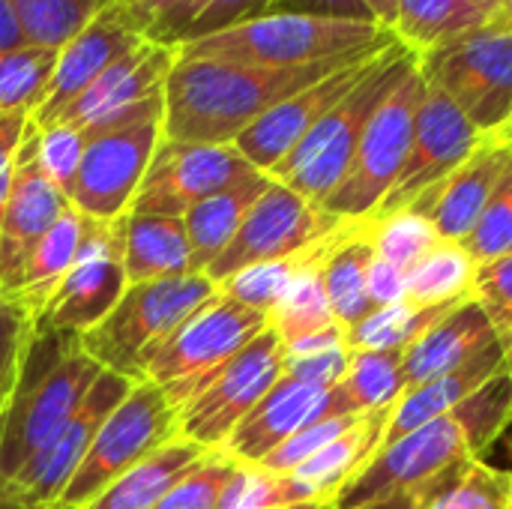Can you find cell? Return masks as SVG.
I'll list each match as a JSON object with an SVG mask.
<instances>
[{
    "label": "cell",
    "mask_w": 512,
    "mask_h": 509,
    "mask_svg": "<svg viewBox=\"0 0 512 509\" xmlns=\"http://www.w3.org/2000/svg\"><path fill=\"white\" fill-rule=\"evenodd\" d=\"M51 509H60V507H51Z\"/></svg>",
    "instance_id": "cell-63"
},
{
    "label": "cell",
    "mask_w": 512,
    "mask_h": 509,
    "mask_svg": "<svg viewBox=\"0 0 512 509\" xmlns=\"http://www.w3.org/2000/svg\"><path fill=\"white\" fill-rule=\"evenodd\" d=\"M477 261L462 243L438 240L405 276V300L420 309H444L471 297Z\"/></svg>",
    "instance_id": "cell-32"
},
{
    "label": "cell",
    "mask_w": 512,
    "mask_h": 509,
    "mask_svg": "<svg viewBox=\"0 0 512 509\" xmlns=\"http://www.w3.org/2000/svg\"><path fill=\"white\" fill-rule=\"evenodd\" d=\"M486 24L489 18L465 0H396L393 36L411 54H426Z\"/></svg>",
    "instance_id": "cell-33"
},
{
    "label": "cell",
    "mask_w": 512,
    "mask_h": 509,
    "mask_svg": "<svg viewBox=\"0 0 512 509\" xmlns=\"http://www.w3.org/2000/svg\"><path fill=\"white\" fill-rule=\"evenodd\" d=\"M27 39L21 33V24L12 12V3L9 0H0V54L3 51H15V48H24Z\"/></svg>",
    "instance_id": "cell-57"
},
{
    "label": "cell",
    "mask_w": 512,
    "mask_h": 509,
    "mask_svg": "<svg viewBox=\"0 0 512 509\" xmlns=\"http://www.w3.org/2000/svg\"><path fill=\"white\" fill-rule=\"evenodd\" d=\"M240 462L225 450H207L153 509H216L225 483Z\"/></svg>",
    "instance_id": "cell-43"
},
{
    "label": "cell",
    "mask_w": 512,
    "mask_h": 509,
    "mask_svg": "<svg viewBox=\"0 0 512 509\" xmlns=\"http://www.w3.org/2000/svg\"><path fill=\"white\" fill-rule=\"evenodd\" d=\"M174 438H180V432L177 408L171 405V399L150 381L132 384L126 399L99 426L84 462L78 465L54 507H90L117 477H123L129 468H135Z\"/></svg>",
    "instance_id": "cell-8"
},
{
    "label": "cell",
    "mask_w": 512,
    "mask_h": 509,
    "mask_svg": "<svg viewBox=\"0 0 512 509\" xmlns=\"http://www.w3.org/2000/svg\"><path fill=\"white\" fill-rule=\"evenodd\" d=\"M258 174L234 144H183L162 138L129 213L186 216L204 198Z\"/></svg>",
    "instance_id": "cell-17"
},
{
    "label": "cell",
    "mask_w": 512,
    "mask_h": 509,
    "mask_svg": "<svg viewBox=\"0 0 512 509\" xmlns=\"http://www.w3.org/2000/svg\"><path fill=\"white\" fill-rule=\"evenodd\" d=\"M366 417V414H363ZM360 420V414H336V417H324L306 429H300L297 435H291L282 447H276L258 468L270 471V474H291L294 468H300L306 459H312L318 450H324L327 444H333L336 438H342L354 423Z\"/></svg>",
    "instance_id": "cell-47"
},
{
    "label": "cell",
    "mask_w": 512,
    "mask_h": 509,
    "mask_svg": "<svg viewBox=\"0 0 512 509\" xmlns=\"http://www.w3.org/2000/svg\"><path fill=\"white\" fill-rule=\"evenodd\" d=\"M126 285L123 219L96 222L84 216L78 255L33 318V333H90L111 315Z\"/></svg>",
    "instance_id": "cell-12"
},
{
    "label": "cell",
    "mask_w": 512,
    "mask_h": 509,
    "mask_svg": "<svg viewBox=\"0 0 512 509\" xmlns=\"http://www.w3.org/2000/svg\"><path fill=\"white\" fill-rule=\"evenodd\" d=\"M150 42L177 48L204 0H126Z\"/></svg>",
    "instance_id": "cell-48"
},
{
    "label": "cell",
    "mask_w": 512,
    "mask_h": 509,
    "mask_svg": "<svg viewBox=\"0 0 512 509\" xmlns=\"http://www.w3.org/2000/svg\"><path fill=\"white\" fill-rule=\"evenodd\" d=\"M285 507L282 477L270 474L258 465H237L231 480L225 483L216 509H276Z\"/></svg>",
    "instance_id": "cell-50"
},
{
    "label": "cell",
    "mask_w": 512,
    "mask_h": 509,
    "mask_svg": "<svg viewBox=\"0 0 512 509\" xmlns=\"http://www.w3.org/2000/svg\"><path fill=\"white\" fill-rule=\"evenodd\" d=\"M510 141H512V132H510Z\"/></svg>",
    "instance_id": "cell-64"
},
{
    "label": "cell",
    "mask_w": 512,
    "mask_h": 509,
    "mask_svg": "<svg viewBox=\"0 0 512 509\" xmlns=\"http://www.w3.org/2000/svg\"><path fill=\"white\" fill-rule=\"evenodd\" d=\"M129 390H132V381H126L114 372H102L96 378V384L90 387V393L84 396V402L78 405V411L72 414V420L60 429V435L39 456H33L9 480V486L24 501L36 504V507H54L60 501L66 483L84 462L99 426L126 399Z\"/></svg>",
    "instance_id": "cell-20"
},
{
    "label": "cell",
    "mask_w": 512,
    "mask_h": 509,
    "mask_svg": "<svg viewBox=\"0 0 512 509\" xmlns=\"http://www.w3.org/2000/svg\"><path fill=\"white\" fill-rule=\"evenodd\" d=\"M363 225H366L372 252L378 258L402 267L405 273L441 240L435 225L429 222V216H423L414 207L396 210L387 216H369V219H363Z\"/></svg>",
    "instance_id": "cell-39"
},
{
    "label": "cell",
    "mask_w": 512,
    "mask_h": 509,
    "mask_svg": "<svg viewBox=\"0 0 512 509\" xmlns=\"http://www.w3.org/2000/svg\"><path fill=\"white\" fill-rule=\"evenodd\" d=\"M282 369L285 345L267 327L177 411L180 438L201 450H222L246 414L282 378Z\"/></svg>",
    "instance_id": "cell-11"
},
{
    "label": "cell",
    "mask_w": 512,
    "mask_h": 509,
    "mask_svg": "<svg viewBox=\"0 0 512 509\" xmlns=\"http://www.w3.org/2000/svg\"><path fill=\"white\" fill-rule=\"evenodd\" d=\"M429 87H438L486 138L512 132V30L486 24L426 54H414Z\"/></svg>",
    "instance_id": "cell-6"
},
{
    "label": "cell",
    "mask_w": 512,
    "mask_h": 509,
    "mask_svg": "<svg viewBox=\"0 0 512 509\" xmlns=\"http://www.w3.org/2000/svg\"><path fill=\"white\" fill-rule=\"evenodd\" d=\"M471 297L480 303L512 375V255L480 264Z\"/></svg>",
    "instance_id": "cell-44"
},
{
    "label": "cell",
    "mask_w": 512,
    "mask_h": 509,
    "mask_svg": "<svg viewBox=\"0 0 512 509\" xmlns=\"http://www.w3.org/2000/svg\"><path fill=\"white\" fill-rule=\"evenodd\" d=\"M512 162V141L507 138H486L468 162H462L438 189L414 204L429 222L435 225L441 240L465 243L474 231L477 219L483 216L495 186L501 183L504 171Z\"/></svg>",
    "instance_id": "cell-23"
},
{
    "label": "cell",
    "mask_w": 512,
    "mask_h": 509,
    "mask_svg": "<svg viewBox=\"0 0 512 509\" xmlns=\"http://www.w3.org/2000/svg\"><path fill=\"white\" fill-rule=\"evenodd\" d=\"M363 3L369 6V12H372L375 24L393 33V21H396V0H363Z\"/></svg>",
    "instance_id": "cell-58"
},
{
    "label": "cell",
    "mask_w": 512,
    "mask_h": 509,
    "mask_svg": "<svg viewBox=\"0 0 512 509\" xmlns=\"http://www.w3.org/2000/svg\"><path fill=\"white\" fill-rule=\"evenodd\" d=\"M267 9H270V0H204L201 9H198V15H195V21L186 30L183 42L204 39V36L222 33L228 27L246 24L252 18L267 15Z\"/></svg>",
    "instance_id": "cell-51"
},
{
    "label": "cell",
    "mask_w": 512,
    "mask_h": 509,
    "mask_svg": "<svg viewBox=\"0 0 512 509\" xmlns=\"http://www.w3.org/2000/svg\"><path fill=\"white\" fill-rule=\"evenodd\" d=\"M381 51H375L363 60H354L342 69L330 72L327 78L297 90L294 96L282 99L261 120H255L243 135H237L234 147L246 156V162L252 168H258L261 174H270L327 117V111L360 81V75L369 69V63Z\"/></svg>",
    "instance_id": "cell-21"
},
{
    "label": "cell",
    "mask_w": 512,
    "mask_h": 509,
    "mask_svg": "<svg viewBox=\"0 0 512 509\" xmlns=\"http://www.w3.org/2000/svg\"><path fill=\"white\" fill-rule=\"evenodd\" d=\"M0 509H45V507H36V504H30V501H24L9 483H0Z\"/></svg>",
    "instance_id": "cell-59"
},
{
    "label": "cell",
    "mask_w": 512,
    "mask_h": 509,
    "mask_svg": "<svg viewBox=\"0 0 512 509\" xmlns=\"http://www.w3.org/2000/svg\"><path fill=\"white\" fill-rule=\"evenodd\" d=\"M81 234H84V213H78L69 204L60 213V219L48 228V234L36 243V249L30 252V258L21 270L18 288L12 294V300H18L24 306L30 321L39 315V309L45 306L51 291L60 285L66 270L72 267L78 246H81Z\"/></svg>",
    "instance_id": "cell-31"
},
{
    "label": "cell",
    "mask_w": 512,
    "mask_h": 509,
    "mask_svg": "<svg viewBox=\"0 0 512 509\" xmlns=\"http://www.w3.org/2000/svg\"><path fill=\"white\" fill-rule=\"evenodd\" d=\"M192 441L174 438L156 453H150L144 462L129 468L123 477H117L90 507L84 509H153L162 495L204 456Z\"/></svg>",
    "instance_id": "cell-30"
},
{
    "label": "cell",
    "mask_w": 512,
    "mask_h": 509,
    "mask_svg": "<svg viewBox=\"0 0 512 509\" xmlns=\"http://www.w3.org/2000/svg\"><path fill=\"white\" fill-rule=\"evenodd\" d=\"M483 141L486 135L438 87L426 84L405 165L372 216H387L414 207L420 198L438 189L462 162H468Z\"/></svg>",
    "instance_id": "cell-15"
},
{
    "label": "cell",
    "mask_w": 512,
    "mask_h": 509,
    "mask_svg": "<svg viewBox=\"0 0 512 509\" xmlns=\"http://www.w3.org/2000/svg\"><path fill=\"white\" fill-rule=\"evenodd\" d=\"M57 51L24 45L0 54V114H30L42 105Z\"/></svg>",
    "instance_id": "cell-38"
},
{
    "label": "cell",
    "mask_w": 512,
    "mask_h": 509,
    "mask_svg": "<svg viewBox=\"0 0 512 509\" xmlns=\"http://www.w3.org/2000/svg\"><path fill=\"white\" fill-rule=\"evenodd\" d=\"M87 147V135L78 126L69 123H51L36 129V153H39V165L42 171L51 177V183L69 198L72 180L78 174L81 156Z\"/></svg>",
    "instance_id": "cell-46"
},
{
    "label": "cell",
    "mask_w": 512,
    "mask_h": 509,
    "mask_svg": "<svg viewBox=\"0 0 512 509\" xmlns=\"http://www.w3.org/2000/svg\"><path fill=\"white\" fill-rule=\"evenodd\" d=\"M342 225L345 222L327 213L321 204H312L309 198L270 177V186L246 213L240 231L204 276L213 285H222L225 279L252 264L300 255L333 237Z\"/></svg>",
    "instance_id": "cell-13"
},
{
    "label": "cell",
    "mask_w": 512,
    "mask_h": 509,
    "mask_svg": "<svg viewBox=\"0 0 512 509\" xmlns=\"http://www.w3.org/2000/svg\"><path fill=\"white\" fill-rule=\"evenodd\" d=\"M105 369L75 333H30L15 390L0 411V483H9L72 420Z\"/></svg>",
    "instance_id": "cell-2"
},
{
    "label": "cell",
    "mask_w": 512,
    "mask_h": 509,
    "mask_svg": "<svg viewBox=\"0 0 512 509\" xmlns=\"http://www.w3.org/2000/svg\"><path fill=\"white\" fill-rule=\"evenodd\" d=\"M123 267H126L129 285L192 273V255H189L183 216L126 213L123 216Z\"/></svg>",
    "instance_id": "cell-27"
},
{
    "label": "cell",
    "mask_w": 512,
    "mask_h": 509,
    "mask_svg": "<svg viewBox=\"0 0 512 509\" xmlns=\"http://www.w3.org/2000/svg\"><path fill=\"white\" fill-rule=\"evenodd\" d=\"M396 42V36L378 24L330 21L309 15H261L222 33L177 45V57L231 60L252 66H315L333 60H351L372 54Z\"/></svg>",
    "instance_id": "cell-3"
},
{
    "label": "cell",
    "mask_w": 512,
    "mask_h": 509,
    "mask_svg": "<svg viewBox=\"0 0 512 509\" xmlns=\"http://www.w3.org/2000/svg\"><path fill=\"white\" fill-rule=\"evenodd\" d=\"M162 138V114L90 135L69 189V204L96 222L123 219Z\"/></svg>",
    "instance_id": "cell-14"
},
{
    "label": "cell",
    "mask_w": 512,
    "mask_h": 509,
    "mask_svg": "<svg viewBox=\"0 0 512 509\" xmlns=\"http://www.w3.org/2000/svg\"><path fill=\"white\" fill-rule=\"evenodd\" d=\"M363 57L294 69L177 57L165 81L162 132L183 144H234L273 105Z\"/></svg>",
    "instance_id": "cell-1"
},
{
    "label": "cell",
    "mask_w": 512,
    "mask_h": 509,
    "mask_svg": "<svg viewBox=\"0 0 512 509\" xmlns=\"http://www.w3.org/2000/svg\"><path fill=\"white\" fill-rule=\"evenodd\" d=\"M30 333H33V321L24 312V306L12 297L0 294V411L6 408V402L15 390Z\"/></svg>",
    "instance_id": "cell-49"
},
{
    "label": "cell",
    "mask_w": 512,
    "mask_h": 509,
    "mask_svg": "<svg viewBox=\"0 0 512 509\" xmlns=\"http://www.w3.org/2000/svg\"><path fill=\"white\" fill-rule=\"evenodd\" d=\"M405 348L399 351H351L348 372L336 387L339 402L348 414H375L393 411L405 396Z\"/></svg>",
    "instance_id": "cell-35"
},
{
    "label": "cell",
    "mask_w": 512,
    "mask_h": 509,
    "mask_svg": "<svg viewBox=\"0 0 512 509\" xmlns=\"http://www.w3.org/2000/svg\"><path fill=\"white\" fill-rule=\"evenodd\" d=\"M414 60L417 57L399 39L387 45L369 63L360 81L267 177L285 183L288 189L309 198L312 204H324L333 195V189L342 183L378 105L399 84V78L414 66Z\"/></svg>",
    "instance_id": "cell-4"
},
{
    "label": "cell",
    "mask_w": 512,
    "mask_h": 509,
    "mask_svg": "<svg viewBox=\"0 0 512 509\" xmlns=\"http://www.w3.org/2000/svg\"><path fill=\"white\" fill-rule=\"evenodd\" d=\"M336 414H348L339 402L336 387L321 390L282 375L270 387V393L246 414V420L234 429L222 450L243 465H261L291 435Z\"/></svg>",
    "instance_id": "cell-22"
},
{
    "label": "cell",
    "mask_w": 512,
    "mask_h": 509,
    "mask_svg": "<svg viewBox=\"0 0 512 509\" xmlns=\"http://www.w3.org/2000/svg\"><path fill=\"white\" fill-rule=\"evenodd\" d=\"M69 207V198L51 183V177L39 165L36 153V126L27 123L21 138L12 186L6 198V210L0 219V294L12 297L21 279V270L36 249V243L48 234V228Z\"/></svg>",
    "instance_id": "cell-19"
},
{
    "label": "cell",
    "mask_w": 512,
    "mask_h": 509,
    "mask_svg": "<svg viewBox=\"0 0 512 509\" xmlns=\"http://www.w3.org/2000/svg\"><path fill=\"white\" fill-rule=\"evenodd\" d=\"M321 246V243H318ZM306 249L300 255H291V258H279V261H264V264H252L240 273H234L231 279H225L222 285H216L225 297L255 309V312H264L270 315L273 306L282 300V294L288 291V285L294 282V276L306 267V261L315 255V249Z\"/></svg>",
    "instance_id": "cell-42"
},
{
    "label": "cell",
    "mask_w": 512,
    "mask_h": 509,
    "mask_svg": "<svg viewBox=\"0 0 512 509\" xmlns=\"http://www.w3.org/2000/svg\"><path fill=\"white\" fill-rule=\"evenodd\" d=\"M267 15H309V18H330V21L375 24L363 0H270Z\"/></svg>",
    "instance_id": "cell-53"
},
{
    "label": "cell",
    "mask_w": 512,
    "mask_h": 509,
    "mask_svg": "<svg viewBox=\"0 0 512 509\" xmlns=\"http://www.w3.org/2000/svg\"><path fill=\"white\" fill-rule=\"evenodd\" d=\"M495 345V333L474 297L450 306L435 324H429L402 357L405 384L408 390L423 387L426 381L447 375L459 366H465L471 357ZM405 390V393H408Z\"/></svg>",
    "instance_id": "cell-25"
},
{
    "label": "cell",
    "mask_w": 512,
    "mask_h": 509,
    "mask_svg": "<svg viewBox=\"0 0 512 509\" xmlns=\"http://www.w3.org/2000/svg\"><path fill=\"white\" fill-rule=\"evenodd\" d=\"M339 231L333 237H327L315 249V255L306 261V267L294 276V282L288 285V291L282 294V300L267 315L270 318V330L282 339V345H291V342H297L303 336H312V333L336 324L333 309H330V300H327V291H324L321 264H324L327 249L339 237Z\"/></svg>",
    "instance_id": "cell-34"
},
{
    "label": "cell",
    "mask_w": 512,
    "mask_h": 509,
    "mask_svg": "<svg viewBox=\"0 0 512 509\" xmlns=\"http://www.w3.org/2000/svg\"><path fill=\"white\" fill-rule=\"evenodd\" d=\"M27 45L60 51L114 0H9Z\"/></svg>",
    "instance_id": "cell-36"
},
{
    "label": "cell",
    "mask_w": 512,
    "mask_h": 509,
    "mask_svg": "<svg viewBox=\"0 0 512 509\" xmlns=\"http://www.w3.org/2000/svg\"><path fill=\"white\" fill-rule=\"evenodd\" d=\"M504 369V354L495 345H489L486 351H480L477 357H471L465 366L438 375L432 381H426L423 387L408 390L396 408L390 411V423H387V435L384 441H396L426 423H435L441 417H447L450 411H456L477 387H483L495 372Z\"/></svg>",
    "instance_id": "cell-26"
},
{
    "label": "cell",
    "mask_w": 512,
    "mask_h": 509,
    "mask_svg": "<svg viewBox=\"0 0 512 509\" xmlns=\"http://www.w3.org/2000/svg\"><path fill=\"white\" fill-rule=\"evenodd\" d=\"M465 3H471L474 9H480L489 21L498 15V6H501V0H465Z\"/></svg>",
    "instance_id": "cell-61"
},
{
    "label": "cell",
    "mask_w": 512,
    "mask_h": 509,
    "mask_svg": "<svg viewBox=\"0 0 512 509\" xmlns=\"http://www.w3.org/2000/svg\"><path fill=\"white\" fill-rule=\"evenodd\" d=\"M369 261H372V246H369L363 219L345 222L321 264V279H324V291H327L333 318L345 330L354 327L357 321H363L375 309L369 300V291H366Z\"/></svg>",
    "instance_id": "cell-29"
},
{
    "label": "cell",
    "mask_w": 512,
    "mask_h": 509,
    "mask_svg": "<svg viewBox=\"0 0 512 509\" xmlns=\"http://www.w3.org/2000/svg\"><path fill=\"white\" fill-rule=\"evenodd\" d=\"M405 270L378 258L372 252V261H369V270H366V291H369V300L375 309L381 306H393V303H402L405 300Z\"/></svg>",
    "instance_id": "cell-54"
},
{
    "label": "cell",
    "mask_w": 512,
    "mask_h": 509,
    "mask_svg": "<svg viewBox=\"0 0 512 509\" xmlns=\"http://www.w3.org/2000/svg\"><path fill=\"white\" fill-rule=\"evenodd\" d=\"M339 345H348L345 342V327L342 324H333V327H324L312 336H303L291 345H285V357H309V354H321V351H330V348H339Z\"/></svg>",
    "instance_id": "cell-56"
},
{
    "label": "cell",
    "mask_w": 512,
    "mask_h": 509,
    "mask_svg": "<svg viewBox=\"0 0 512 509\" xmlns=\"http://www.w3.org/2000/svg\"><path fill=\"white\" fill-rule=\"evenodd\" d=\"M444 309H420L408 300L372 309L363 321L345 330V342L351 351H399L408 348L429 324H435Z\"/></svg>",
    "instance_id": "cell-37"
},
{
    "label": "cell",
    "mask_w": 512,
    "mask_h": 509,
    "mask_svg": "<svg viewBox=\"0 0 512 509\" xmlns=\"http://www.w3.org/2000/svg\"><path fill=\"white\" fill-rule=\"evenodd\" d=\"M471 459L477 456L459 420L447 414L396 441H384L372 462L336 495L333 509H366L396 495L432 489Z\"/></svg>",
    "instance_id": "cell-10"
},
{
    "label": "cell",
    "mask_w": 512,
    "mask_h": 509,
    "mask_svg": "<svg viewBox=\"0 0 512 509\" xmlns=\"http://www.w3.org/2000/svg\"><path fill=\"white\" fill-rule=\"evenodd\" d=\"M423 96H426V78L420 75L414 60V66L399 78V84L387 93V99L378 105L375 117L369 120L342 183L321 204L327 213H333L342 222H360L381 207V201L387 198L393 180L405 165Z\"/></svg>",
    "instance_id": "cell-9"
},
{
    "label": "cell",
    "mask_w": 512,
    "mask_h": 509,
    "mask_svg": "<svg viewBox=\"0 0 512 509\" xmlns=\"http://www.w3.org/2000/svg\"><path fill=\"white\" fill-rule=\"evenodd\" d=\"M462 246L477 261V267L512 255V162Z\"/></svg>",
    "instance_id": "cell-45"
},
{
    "label": "cell",
    "mask_w": 512,
    "mask_h": 509,
    "mask_svg": "<svg viewBox=\"0 0 512 509\" xmlns=\"http://www.w3.org/2000/svg\"><path fill=\"white\" fill-rule=\"evenodd\" d=\"M267 327L270 318L264 312H255L216 291L150 357L147 381L156 384L180 411L225 363H231Z\"/></svg>",
    "instance_id": "cell-7"
},
{
    "label": "cell",
    "mask_w": 512,
    "mask_h": 509,
    "mask_svg": "<svg viewBox=\"0 0 512 509\" xmlns=\"http://www.w3.org/2000/svg\"><path fill=\"white\" fill-rule=\"evenodd\" d=\"M267 186H270V177L258 171V174L204 198L183 216L186 237H189V255H192V273L210 270V264L228 249V243L240 231L246 213L252 210V204L261 198V192Z\"/></svg>",
    "instance_id": "cell-28"
},
{
    "label": "cell",
    "mask_w": 512,
    "mask_h": 509,
    "mask_svg": "<svg viewBox=\"0 0 512 509\" xmlns=\"http://www.w3.org/2000/svg\"><path fill=\"white\" fill-rule=\"evenodd\" d=\"M387 423H390V411L366 414L342 438L318 450L300 468H294L291 474H279L285 504H300V501L333 504L336 495L372 462V456L384 444Z\"/></svg>",
    "instance_id": "cell-24"
},
{
    "label": "cell",
    "mask_w": 512,
    "mask_h": 509,
    "mask_svg": "<svg viewBox=\"0 0 512 509\" xmlns=\"http://www.w3.org/2000/svg\"><path fill=\"white\" fill-rule=\"evenodd\" d=\"M489 24H495V27H504V30H512V0H501V6H498V15H495Z\"/></svg>",
    "instance_id": "cell-60"
},
{
    "label": "cell",
    "mask_w": 512,
    "mask_h": 509,
    "mask_svg": "<svg viewBox=\"0 0 512 509\" xmlns=\"http://www.w3.org/2000/svg\"><path fill=\"white\" fill-rule=\"evenodd\" d=\"M426 509H512V474L471 459Z\"/></svg>",
    "instance_id": "cell-41"
},
{
    "label": "cell",
    "mask_w": 512,
    "mask_h": 509,
    "mask_svg": "<svg viewBox=\"0 0 512 509\" xmlns=\"http://www.w3.org/2000/svg\"><path fill=\"white\" fill-rule=\"evenodd\" d=\"M174 60L177 48L144 42L105 69L54 123L78 126L90 138L150 114H165V81Z\"/></svg>",
    "instance_id": "cell-16"
},
{
    "label": "cell",
    "mask_w": 512,
    "mask_h": 509,
    "mask_svg": "<svg viewBox=\"0 0 512 509\" xmlns=\"http://www.w3.org/2000/svg\"><path fill=\"white\" fill-rule=\"evenodd\" d=\"M348 363H351V348L339 345V348H330V351H321V354H309V357H285L282 375L294 378L300 384H309V387L333 390V387L342 384V378L348 372Z\"/></svg>",
    "instance_id": "cell-52"
},
{
    "label": "cell",
    "mask_w": 512,
    "mask_h": 509,
    "mask_svg": "<svg viewBox=\"0 0 512 509\" xmlns=\"http://www.w3.org/2000/svg\"><path fill=\"white\" fill-rule=\"evenodd\" d=\"M216 291L204 273L126 285L111 315L81 336V348L105 372L141 384L147 381L150 357Z\"/></svg>",
    "instance_id": "cell-5"
},
{
    "label": "cell",
    "mask_w": 512,
    "mask_h": 509,
    "mask_svg": "<svg viewBox=\"0 0 512 509\" xmlns=\"http://www.w3.org/2000/svg\"><path fill=\"white\" fill-rule=\"evenodd\" d=\"M276 509H333V504H327V501H300V504H285V507Z\"/></svg>",
    "instance_id": "cell-62"
},
{
    "label": "cell",
    "mask_w": 512,
    "mask_h": 509,
    "mask_svg": "<svg viewBox=\"0 0 512 509\" xmlns=\"http://www.w3.org/2000/svg\"><path fill=\"white\" fill-rule=\"evenodd\" d=\"M450 414L459 420L471 453L480 459L483 450L512 423V375L507 372V366L495 372L483 387H477Z\"/></svg>",
    "instance_id": "cell-40"
},
{
    "label": "cell",
    "mask_w": 512,
    "mask_h": 509,
    "mask_svg": "<svg viewBox=\"0 0 512 509\" xmlns=\"http://www.w3.org/2000/svg\"><path fill=\"white\" fill-rule=\"evenodd\" d=\"M144 42H150V39L138 27L129 3L114 0L108 9H102L81 33H75L57 51L48 93H45L42 105L33 111L30 123L36 129L54 123L105 69H111L117 60H123Z\"/></svg>",
    "instance_id": "cell-18"
},
{
    "label": "cell",
    "mask_w": 512,
    "mask_h": 509,
    "mask_svg": "<svg viewBox=\"0 0 512 509\" xmlns=\"http://www.w3.org/2000/svg\"><path fill=\"white\" fill-rule=\"evenodd\" d=\"M30 114H0V219L6 210L9 186H12V171H15V156L21 147V138L27 132Z\"/></svg>",
    "instance_id": "cell-55"
}]
</instances>
